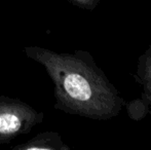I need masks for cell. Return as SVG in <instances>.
Wrapping results in <instances>:
<instances>
[{
    "label": "cell",
    "instance_id": "1",
    "mask_svg": "<svg viewBox=\"0 0 151 150\" xmlns=\"http://www.w3.org/2000/svg\"><path fill=\"white\" fill-rule=\"evenodd\" d=\"M29 59L45 68L55 86V108L93 120L114 118L125 100L86 50L58 52L40 46H27Z\"/></svg>",
    "mask_w": 151,
    "mask_h": 150
},
{
    "label": "cell",
    "instance_id": "2",
    "mask_svg": "<svg viewBox=\"0 0 151 150\" xmlns=\"http://www.w3.org/2000/svg\"><path fill=\"white\" fill-rule=\"evenodd\" d=\"M43 118V113L20 99L1 96L0 143H8L17 137L28 134Z\"/></svg>",
    "mask_w": 151,
    "mask_h": 150
},
{
    "label": "cell",
    "instance_id": "3",
    "mask_svg": "<svg viewBox=\"0 0 151 150\" xmlns=\"http://www.w3.org/2000/svg\"><path fill=\"white\" fill-rule=\"evenodd\" d=\"M135 78L142 88L141 100L151 111V45L138 59Z\"/></svg>",
    "mask_w": 151,
    "mask_h": 150
},
{
    "label": "cell",
    "instance_id": "4",
    "mask_svg": "<svg viewBox=\"0 0 151 150\" xmlns=\"http://www.w3.org/2000/svg\"><path fill=\"white\" fill-rule=\"evenodd\" d=\"M61 135L55 132H44L36 135L26 143L17 145L14 150H69Z\"/></svg>",
    "mask_w": 151,
    "mask_h": 150
},
{
    "label": "cell",
    "instance_id": "5",
    "mask_svg": "<svg viewBox=\"0 0 151 150\" xmlns=\"http://www.w3.org/2000/svg\"><path fill=\"white\" fill-rule=\"evenodd\" d=\"M73 4L86 10H93L100 3V0H70Z\"/></svg>",
    "mask_w": 151,
    "mask_h": 150
}]
</instances>
